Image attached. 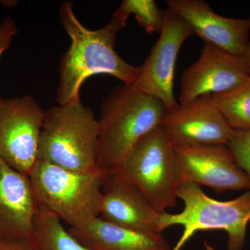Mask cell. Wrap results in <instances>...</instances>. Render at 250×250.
I'll list each match as a JSON object with an SVG mask.
<instances>
[{
  "label": "cell",
  "instance_id": "obj_8",
  "mask_svg": "<svg viewBox=\"0 0 250 250\" xmlns=\"http://www.w3.org/2000/svg\"><path fill=\"white\" fill-rule=\"evenodd\" d=\"M178 184L204 185L218 193L250 189V180L227 145L174 146Z\"/></svg>",
  "mask_w": 250,
  "mask_h": 250
},
{
  "label": "cell",
  "instance_id": "obj_9",
  "mask_svg": "<svg viewBox=\"0 0 250 250\" xmlns=\"http://www.w3.org/2000/svg\"><path fill=\"white\" fill-rule=\"evenodd\" d=\"M193 34L184 20L167 9L159 39L140 66L134 85L143 93L162 102L167 110L178 106L174 94L176 62L181 47Z\"/></svg>",
  "mask_w": 250,
  "mask_h": 250
},
{
  "label": "cell",
  "instance_id": "obj_17",
  "mask_svg": "<svg viewBox=\"0 0 250 250\" xmlns=\"http://www.w3.org/2000/svg\"><path fill=\"white\" fill-rule=\"evenodd\" d=\"M234 130H250V79L226 93L208 96Z\"/></svg>",
  "mask_w": 250,
  "mask_h": 250
},
{
  "label": "cell",
  "instance_id": "obj_4",
  "mask_svg": "<svg viewBox=\"0 0 250 250\" xmlns=\"http://www.w3.org/2000/svg\"><path fill=\"white\" fill-rule=\"evenodd\" d=\"M104 175L99 169L80 172L39 161L29 177L39 207L77 228L100 217Z\"/></svg>",
  "mask_w": 250,
  "mask_h": 250
},
{
  "label": "cell",
  "instance_id": "obj_16",
  "mask_svg": "<svg viewBox=\"0 0 250 250\" xmlns=\"http://www.w3.org/2000/svg\"><path fill=\"white\" fill-rule=\"evenodd\" d=\"M29 241L34 250H89L64 228L55 215L41 207Z\"/></svg>",
  "mask_w": 250,
  "mask_h": 250
},
{
  "label": "cell",
  "instance_id": "obj_1",
  "mask_svg": "<svg viewBox=\"0 0 250 250\" xmlns=\"http://www.w3.org/2000/svg\"><path fill=\"white\" fill-rule=\"evenodd\" d=\"M59 16L71 44L59 60L56 95L59 105L80 101L81 87L95 75H110L125 84H134L140 66L128 63L115 50L118 33L126 26V21L113 14L104 27L97 30L87 29L77 18L70 1L62 3Z\"/></svg>",
  "mask_w": 250,
  "mask_h": 250
},
{
  "label": "cell",
  "instance_id": "obj_22",
  "mask_svg": "<svg viewBox=\"0 0 250 250\" xmlns=\"http://www.w3.org/2000/svg\"><path fill=\"white\" fill-rule=\"evenodd\" d=\"M243 59H244L245 62L247 67H248V70H249L250 73V41L247 46L246 51H245L244 54L243 55Z\"/></svg>",
  "mask_w": 250,
  "mask_h": 250
},
{
  "label": "cell",
  "instance_id": "obj_21",
  "mask_svg": "<svg viewBox=\"0 0 250 250\" xmlns=\"http://www.w3.org/2000/svg\"><path fill=\"white\" fill-rule=\"evenodd\" d=\"M0 250H34L29 240H0Z\"/></svg>",
  "mask_w": 250,
  "mask_h": 250
},
{
  "label": "cell",
  "instance_id": "obj_6",
  "mask_svg": "<svg viewBox=\"0 0 250 250\" xmlns=\"http://www.w3.org/2000/svg\"><path fill=\"white\" fill-rule=\"evenodd\" d=\"M120 173L159 213L176 205L179 184L174 167V146L161 125L138 143Z\"/></svg>",
  "mask_w": 250,
  "mask_h": 250
},
{
  "label": "cell",
  "instance_id": "obj_2",
  "mask_svg": "<svg viewBox=\"0 0 250 250\" xmlns=\"http://www.w3.org/2000/svg\"><path fill=\"white\" fill-rule=\"evenodd\" d=\"M167 111L162 102L134 84L116 87L100 107L99 170L121 172L138 143L161 125Z\"/></svg>",
  "mask_w": 250,
  "mask_h": 250
},
{
  "label": "cell",
  "instance_id": "obj_11",
  "mask_svg": "<svg viewBox=\"0 0 250 250\" xmlns=\"http://www.w3.org/2000/svg\"><path fill=\"white\" fill-rule=\"evenodd\" d=\"M161 126L174 146L227 145L234 129L208 97L167 110Z\"/></svg>",
  "mask_w": 250,
  "mask_h": 250
},
{
  "label": "cell",
  "instance_id": "obj_14",
  "mask_svg": "<svg viewBox=\"0 0 250 250\" xmlns=\"http://www.w3.org/2000/svg\"><path fill=\"white\" fill-rule=\"evenodd\" d=\"M39 207L29 176L0 159V240H30Z\"/></svg>",
  "mask_w": 250,
  "mask_h": 250
},
{
  "label": "cell",
  "instance_id": "obj_7",
  "mask_svg": "<svg viewBox=\"0 0 250 250\" xmlns=\"http://www.w3.org/2000/svg\"><path fill=\"white\" fill-rule=\"evenodd\" d=\"M46 111L29 95L0 104V159L29 176L39 159Z\"/></svg>",
  "mask_w": 250,
  "mask_h": 250
},
{
  "label": "cell",
  "instance_id": "obj_10",
  "mask_svg": "<svg viewBox=\"0 0 250 250\" xmlns=\"http://www.w3.org/2000/svg\"><path fill=\"white\" fill-rule=\"evenodd\" d=\"M250 79L243 57L205 42L199 59L182 75L179 104L226 93L241 86Z\"/></svg>",
  "mask_w": 250,
  "mask_h": 250
},
{
  "label": "cell",
  "instance_id": "obj_18",
  "mask_svg": "<svg viewBox=\"0 0 250 250\" xmlns=\"http://www.w3.org/2000/svg\"><path fill=\"white\" fill-rule=\"evenodd\" d=\"M166 12L154 0H124L114 14L127 21L131 15L149 34H160L165 24Z\"/></svg>",
  "mask_w": 250,
  "mask_h": 250
},
{
  "label": "cell",
  "instance_id": "obj_15",
  "mask_svg": "<svg viewBox=\"0 0 250 250\" xmlns=\"http://www.w3.org/2000/svg\"><path fill=\"white\" fill-rule=\"evenodd\" d=\"M69 231L89 250H172L161 233L133 231L100 217Z\"/></svg>",
  "mask_w": 250,
  "mask_h": 250
},
{
  "label": "cell",
  "instance_id": "obj_19",
  "mask_svg": "<svg viewBox=\"0 0 250 250\" xmlns=\"http://www.w3.org/2000/svg\"><path fill=\"white\" fill-rule=\"evenodd\" d=\"M228 146L250 180V130H234Z\"/></svg>",
  "mask_w": 250,
  "mask_h": 250
},
{
  "label": "cell",
  "instance_id": "obj_20",
  "mask_svg": "<svg viewBox=\"0 0 250 250\" xmlns=\"http://www.w3.org/2000/svg\"><path fill=\"white\" fill-rule=\"evenodd\" d=\"M18 29L15 21L6 18L0 23V59L5 51L7 50L12 42L13 38L18 34ZM4 99L0 95V104Z\"/></svg>",
  "mask_w": 250,
  "mask_h": 250
},
{
  "label": "cell",
  "instance_id": "obj_12",
  "mask_svg": "<svg viewBox=\"0 0 250 250\" xmlns=\"http://www.w3.org/2000/svg\"><path fill=\"white\" fill-rule=\"evenodd\" d=\"M166 3L205 42L243 57L250 42V18L220 16L204 0H167Z\"/></svg>",
  "mask_w": 250,
  "mask_h": 250
},
{
  "label": "cell",
  "instance_id": "obj_13",
  "mask_svg": "<svg viewBox=\"0 0 250 250\" xmlns=\"http://www.w3.org/2000/svg\"><path fill=\"white\" fill-rule=\"evenodd\" d=\"M161 215L121 173L105 174L100 218L133 231L156 233H161Z\"/></svg>",
  "mask_w": 250,
  "mask_h": 250
},
{
  "label": "cell",
  "instance_id": "obj_5",
  "mask_svg": "<svg viewBox=\"0 0 250 250\" xmlns=\"http://www.w3.org/2000/svg\"><path fill=\"white\" fill-rule=\"evenodd\" d=\"M177 198L184 202L180 213H161V232L170 227L179 225L183 234L172 250H180L195 233L207 230H222L228 236V250H243L247 228L250 221V190L229 201L212 198L200 186L179 184Z\"/></svg>",
  "mask_w": 250,
  "mask_h": 250
},
{
  "label": "cell",
  "instance_id": "obj_3",
  "mask_svg": "<svg viewBox=\"0 0 250 250\" xmlns=\"http://www.w3.org/2000/svg\"><path fill=\"white\" fill-rule=\"evenodd\" d=\"M99 125L82 102L46 111L39 146V161L80 172L98 170Z\"/></svg>",
  "mask_w": 250,
  "mask_h": 250
}]
</instances>
